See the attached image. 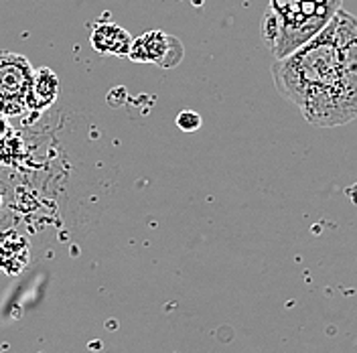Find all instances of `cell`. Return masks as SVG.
Listing matches in <instances>:
<instances>
[{
	"mask_svg": "<svg viewBox=\"0 0 357 353\" xmlns=\"http://www.w3.org/2000/svg\"><path fill=\"white\" fill-rule=\"evenodd\" d=\"M337 45H339L341 110H343V118L347 124L357 118V31L349 39L337 41Z\"/></svg>",
	"mask_w": 357,
	"mask_h": 353,
	"instance_id": "cell-4",
	"label": "cell"
},
{
	"mask_svg": "<svg viewBox=\"0 0 357 353\" xmlns=\"http://www.w3.org/2000/svg\"><path fill=\"white\" fill-rule=\"evenodd\" d=\"M57 96H59L57 75L49 67L35 69L33 80H31V88H29V93H26V110H47V108H51L55 104Z\"/></svg>",
	"mask_w": 357,
	"mask_h": 353,
	"instance_id": "cell-5",
	"label": "cell"
},
{
	"mask_svg": "<svg viewBox=\"0 0 357 353\" xmlns=\"http://www.w3.org/2000/svg\"><path fill=\"white\" fill-rule=\"evenodd\" d=\"M35 69L19 53H0V114L17 116L26 110V93Z\"/></svg>",
	"mask_w": 357,
	"mask_h": 353,
	"instance_id": "cell-3",
	"label": "cell"
},
{
	"mask_svg": "<svg viewBox=\"0 0 357 353\" xmlns=\"http://www.w3.org/2000/svg\"><path fill=\"white\" fill-rule=\"evenodd\" d=\"M0 207H2V193H0Z\"/></svg>",
	"mask_w": 357,
	"mask_h": 353,
	"instance_id": "cell-10",
	"label": "cell"
},
{
	"mask_svg": "<svg viewBox=\"0 0 357 353\" xmlns=\"http://www.w3.org/2000/svg\"><path fill=\"white\" fill-rule=\"evenodd\" d=\"M6 130H8V122H6V116L4 114H0V138L6 134Z\"/></svg>",
	"mask_w": 357,
	"mask_h": 353,
	"instance_id": "cell-9",
	"label": "cell"
},
{
	"mask_svg": "<svg viewBox=\"0 0 357 353\" xmlns=\"http://www.w3.org/2000/svg\"><path fill=\"white\" fill-rule=\"evenodd\" d=\"M132 43L130 33L114 22H102L91 33V45L102 55H128Z\"/></svg>",
	"mask_w": 357,
	"mask_h": 353,
	"instance_id": "cell-6",
	"label": "cell"
},
{
	"mask_svg": "<svg viewBox=\"0 0 357 353\" xmlns=\"http://www.w3.org/2000/svg\"><path fill=\"white\" fill-rule=\"evenodd\" d=\"M201 116L193 110H183L177 116V126L185 133H195L201 128Z\"/></svg>",
	"mask_w": 357,
	"mask_h": 353,
	"instance_id": "cell-8",
	"label": "cell"
},
{
	"mask_svg": "<svg viewBox=\"0 0 357 353\" xmlns=\"http://www.w3.org/2000/svg\"><path fill=\"white\" fill-rule=\"evenodd\" d=\"M341 4L343 0H270L262 37L274 59L287 57L317 37Z\"/></svg>",
	"mask_w": 357,
	"mask_h": 353,
	"instance_id": "cell-2",
	"label": "cell"
},
{
	"mask_svg": "<svg viewBox=\"0 0 357 353\" xmlns=\"http://www.w3.org/2000/svg\"><path fill=\"white\" fill-rule=\"evenodd\" d=\"M272 75L280 96L296 104L309 124L321 128L345 124L341 110L339 45L329 27L290 55L276 59Z\"/></svg>",
	"mask_w": 357,
	"mask_h": 353,
	"instance_id": "cell-1",
	"label": "cell"
},
{
	"mask_svg": "<svg viewBox=\"0 0 357 353\" xmlns=\"http://www.w3.org/2000/svg\"><path fill=\"white\" fill-rule=\"evenodd\" d=\"M173 43L171 37H167L162 31H151L146 35H142L140 39H134L130 47V59L138 63H167V53H169V45Z\"/></svg>",
	"mask_w": 357,
	"mask_h": 353,
	"instance_id": "cell-7",
	"label": "cell"
}]
</instances>
